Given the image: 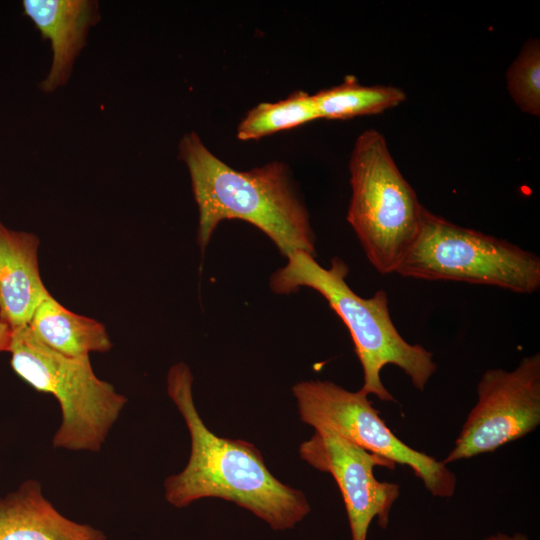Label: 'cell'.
<instances>
[{"label":"cell","instance_id":"cell-1","mask_svg":"<svg viewBox=\"0 0 540 540\" xmlns=\"http://www.w3.org/2000/svg\"><path fill=\"white\" fill-rule=\"evenodd\" d=\"M192 384L188 365L170 367L167 392L188 428L191 451L185 468L165 479V499L183 508L202 498H220L247 509L274 530L293 528L311 510L304 493L277 479L255 445L210 431L194 404Z\"/></svg>","mask_w":540,"mask_h":540},{"label":"cell","instance_id":"cell-2","mask_svg":"<svg viewBox=\"0 0 540 540\" xmlns=\"http://www.w3.org/2000/svg\"><path fill=\"white\" fill-rule=\"evenodd\" d=\"M178 156L189 172L202 252L221 221L238 219L261 230L286 258L297 252L315 256L309 213L285 164L274 161L236 170L213 154L193 131L180 139Z\"/></svg>","mask_w":540,"mask_h":540},{"label":"cell","instance_id":"cell-3","mask_svg":"<svg viewBox=\"0 0 540 540\" xmlns=\"http://www.w3.org/2000/svg\"><path fill=\"white\" fill-rule=\"evenodd\" d=\"M287 260L270 277L271 290L282 295L307 287L325 298L350 333L363 370V393L385 402L396 401L380 377L381 370L389 364L399 367L417 390L424 391L437 370L433 353L401 336L391 319L384 290L370 298L356 294L346 282L349 268L338 257L331 260L328 268L306 252L294 253Z\"/></svg>","mask_w":540,"mask_h":540},{"label":"cell","instance_id":"cell-4","mask_svg":"<svg viewBox=\"0 0 540 540\" xmlns=\"http://www.w3.org/2000/svg\"><path fill=\"white\" fill-rule=\"evenodd\" d=\"M347 221L381 274L395 273L419 231L424 206L375 129L355 141L350 161Z\"/></svg>","mask_w":540,"mask_h":540},{"label":"cell","instance_id":"cell-5","mask_svg":"<svg viewBox=\"0 0 540 540\" xmlns=\"http://www.w3.org/2000/svg\"><path fill=\"white\" fill-rule=\"evenodd\" d=\"M10 364L35 390L53 395L61 421L55 449L98 452L124 409L127 398L98 378L90 356L67 357L41 343L28 325L12 330Z\"/></svg>","mask_w":540,"mask_h":540},{"label":"cell","instance_id":"cell-6","mask_svg":"<svg viewBox=\"0 0 540 540\" xmlns=\"http://www.w3.org/2000/svg\"><path fill=\"white\" fill-rule=\"evenodd\" d=\"M428 281H457L532 294L540 258L509 241L454 224L424 208L417 236L396 272Z\"/></svg>","mask_w":540,"mask_h":540},{"label":"cell","instance_id":"cell-7","mask_svg":"<svg viewBox=\"0 0 540 540\" xmlns=\"http://www.w3.org/2000/svg\"><path fill=\"white\" fill-rule=\"evenodd\" d=\"M300 419L315 430L329 428L362 449L393 464L409 467L436 497H451L455 474L443 461L413 449L398 438L361 390L349 391L331 381L310 380L292 388Z\"/></svg>","mask_w":540,"mask_h":540},{"label":"cell","instance_id":"cell-8","mask_svg":"<svg viewBox=\"0 0 540 540\" xmlns=\"http://www.w3.org/2000/svg\"><path fill=\"white\" fill-rule=\"evenodd\" d=\"M478 400L443 463L497 450L534 431L540 424V354L523 357L512 371H485Z\"/></svg>","mask_w":540,"mask_h":540},{"label":"cell","instance_id":"cell-9","mask_svg":"<svg viewBox=\"0 0 540 540\" xmlns=\"http://www.w3.org/2000/svg\"><path fill=\"white\" fill-rule=\"evenodd\" d=\"M301 458L315 469L329 473L341 492L351 532V540H367L374 518L385 529L394 502L400 495L396 483L379 481L377 466L393 469L395 464L350 442L329 428L316 429L300 445Z\"/></svg>","mask_w":540,"mask_h":540},{"label":"cell","instance_id":"cell-10","mask_svg":"<svg viewBox=\"0 0 540 540\" xmlns=\"http://www.w3.org/2000/svg\"><path fill=\"white\" fill-rule=\"evenodd\" d=\"M22 8L50 43L51 65L39 88L54 93L68 84L90 29L101 20L100 5L95 0H24Z\"/></svg>","mask_w":540,"mask_h":540},{"label":"cell","instance_id":"cell-11","mask_svg":"<svg viewBox=\"0 0 540 540\" xmlns=\"http://www.w3.org/2000/svg\"><path fill=\"white\" fill-rule=\"evenodd\" d=\"M39 239L0 222V318L11 329L25 327L49 296L38 263Z\"/></svg>","mask_w":540,"mask_h":540},{"label":"cell","instance_id":"cell-12","mask_svg":"<svg viewBox=\"0 0 540 540\" xmlns=\"http://www.w3.org/2000/svg\"><path fill=\"white\" fill-rule=\"evenodd\" d=\"M0 540H108L100 529L63 515L43 494L40 483L25 480L0 497Z\"/></svg>","mask_w":540,"mask_h":540},{"label":"cell","instance_id":"cell-13","mask_svg":"<svg viewBox=\"0 0 540 540\" xmlns=\"http://www.w3.org/2000/svg\"><path fill=\"white\" fill-rule=\"evenodd\" d=\"M28 327L41 343L67 357L90 356L112 348L102 323L70 311L52 295L37 307Z\"/></svg>","mask_w":540,"mask_h":540},{"label":"cell","instance_id":"cell-14","mask_svg":"<svg viewBox=\"0 0 540 540\" xmlns=\"http://www.w3.org/2000/svg\"><path fill=\"white\" fill-rule=\"evenodd\" d=\"M319 118L344 120L375 115L406 100L405 92L391 85H363L347 75L335 86L312 94Z\"/></svg>","mask_w":540,"mask_h":540},{"label":"cell","instance_id":"cell-15","mask_svg":"<svg viewBox=\"0 0 540 540\" xmlns=\"http://www.w3.org/2000/svg\"><path fill=\"white\" fill-rule=\"evenodd\" d=\"M315 119L319 117L313 96L299 90L280 101L263 102L250 109L237 127V138L257 140Z\"/></svg>","mask_w":540,"mask_h":540},{"label":"cell","instance_id":"cell-16","mask_svg":"<svg viewBox=\"0 0 540 540\" xmlns=\"http://www.w3.org/2000/svg\"><path fill=\"white\" fill-rule=\"evenodd\" d=\"M507 90L518 108L540 115V43L532 38L523 44L506 72Z\"/></svg>","mask_w":540,"mask_h":540},{"label":"cell","instance_id":"cell-17","mask_svg":"<svg viewBox=\"0 0 540 540\" xmlns=\"http://www.w3.org/2000/svg\"><path fill=\"white\" fill-rule=\"evenodd\" d=\"M12 339V329L0 318V352L9 351Z\"/></svg>","mask_w":540,"mask_h":540},{"label":"cell","instance_id":"cell-18","mask_svg":"<svg viewBox=\"0 0 540 540\" xmlns=\"http://www.w3.org/2000/svg\"><path fill=\"white\" fill-rule=\"evenodd\" d=\"M483 540H529L528 536L522 533H515L514 535H508L504 533H497L490 535Z\"/></svg>","mask_w":540,"mask_h":540}]
</instances>
